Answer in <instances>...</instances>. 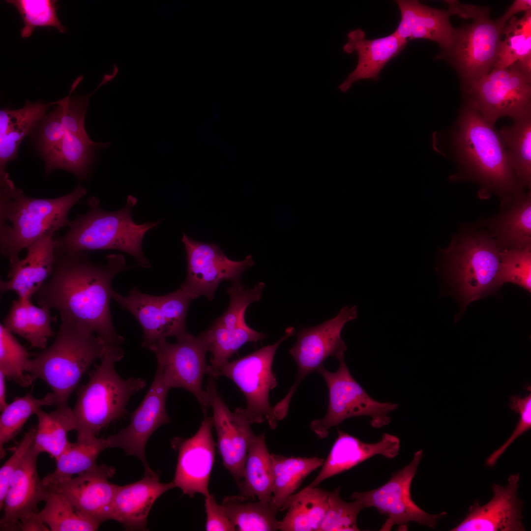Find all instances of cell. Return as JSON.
<instances>
[{"label":"cell","instance_id":"cell-7","mask_svg":"<svg viewBox=\"0 0 531 531\" xmlns=\"http://www.w3.org/2000/svg\"><path fill=\"white\" fill-rule=\"evenodd\" d=\"M494 238L484 233L464 234L440 249L444 272L456 287L465 305L498 288L499 253Z\"/></svg>","mask_w":531,"mask_h":531},{"label":"cell","instance_id":"cell-47","mask_svg":"<svg viewBox=\"0 0 531 531\" xmlns=\"http://www.w3.org/2000/svg\"><path fill=\"white\" fill-rule=\"evenodd\" d=\"M194 299L180 288L167 295L159 296V303L168 337L177 338L188 333L186 317L189 304Z\"/></svg>","mask_w":531,"mask_h":531},{"label":"cell","instance_id":"cell-54","mask_svg":"<svg viewBox=\"0 0 531 531\" xmlns=\"http://www.w3.org/2000/svg\"><path fill=\"white\" fill-rule=\"evenodd\" d=\"M37 513L19 520L17 524V530L23 531H50L49 528L38 517Z\"/></svg>","mask_w":531,"mask_h":531},{"label":"cell","instance_id":"cell-15","mask_svg":"<svg viewBox=\"0 0 531 531\" xmlns=\"http://www.w3.org/2000/svg\"><path fill=\"white\" fill-rule=\"evenodd\" d=\"M176 343L166 339L159 340L148 349L156 355L157 368L169 388H181L191 393L200 404L203 413L209 407L208 394L203 388V381L208 374L209 364L206 360L207 352L199 334L190 333L177 338Z\"/></svg>","mask_w":531,"mask_h":531},{"label":"cell","instance_id":"cell-48","mask_svg":"<svg viewBox=\"0 0 531 531\" xmlns=\"http://www.w3.org/2000/svg\"><path fill=\"white\" fill-rule=\"evenodd\" d=\"M100 87L99 85L89 94L72 97L69 95L57 101L62 108V120L66 131L84 138L89 139L85 128V115L90 97Z\"/></svg>","mask_w":531,"mask_h":531},{"label":"cell","instance_id":"cell-3","mask_svg":"<svg viewBox=\"0 0 531 531\" xmlns=\"http://www.w3.org/2000/svg\"><path fill=\"white\" fill-rule=\"evenodd\" d=\"M87 194L79 184L63 196L35 198L26 195L9 176L0 179V253L9 266L31 243L67 227L70 211Z\"/></svg>","mask_w":531,"mask_h":531},{"label":"cell","instance_id":"cell-19","mask_svg":"<svg viewBox=\"0 0 531 531\" xmlns=\"http://www.w3.org/2000/svg\"><path fill=\"white\" fill-rule=\"evenodd\" d=\"M204 418L195 434L185 439L175 437L171 441L178 452V459L173 482L183 494L193 497L200 493H209L208 483L215 457V443L212 437V417L204 413Z\"/></svg>","mask_w":531,"mask_h":531},{"label":"cell","instance_id":"cell-46","mask_svg":"<svg viewBox=\"0 0 531 531\" xmlns=\"http://www.w3.org/2000/svg\"><path fill=\"white\" fill-rule=\"evenodd\" d=\"M340 487L329 492L327 511L318 531H359L356 520L360 511L365 508L357 500L351 502L342 500Z\"/></svg>","mask_w":531,"mask_h":531},{"label":"cell","instance_id":"cell-1","mask_svg":"<svg viewBox=\"0 0 531 531\" xmlns=\"http://www.w3.org/2000/svg\"><path fill=\"white\" fill-rule=\"evenodd\" d=\"M105 265L90 261L87 253L55 250L52 272L34 295L39 306L56 310L61 322L75 324L99 337L107 348L121 347L124 338L113 325L110 300L114 278L128 269L121 254L106 257Z\"/></svg>","mask_w":531,"mask_h":531},{"label":"cell","instance_id":"cell-20","mask_svg":"<svg viewBox=\"0 0 531 531\" xmlns=\"http://www.w3.org/2000/svg\"><path fill=\"white\" fill-rule=\"evenodd\" d=\"M113 467L96 465L75 477L48 486L63 495L83 514L99 524L111 520L112 505L118 485L109 481Z\"/></svg>","mask_w":531,"mask_h":531},{"label":"cell","instance_id":"cell-25","mask_svg":"<svg viewBox=\"0 0 531 531\" xmlns=\"http://www.w3.org/2000/svg\"><path fill=\"white\" fill-rule=\"evenodd\" d=\"M348 42L343 50L347 54L355 52L358 62L355 69L340 86L343 92L347 91L355 81L371 79L377 82L381 71L386 64L398 56L406 47L408 41L394 32L379 38L367 39L365 33L360 29L349 32Z\"/></svg>","mask_w":531,"mask_h":531},{"label":"cell","instance_id":"cell-29","mask_svg":"<svg viewBox=\"0 0 531 531\" xmlns=\"http://www.w3.org/2000/svg\"><path fill=\"white\" fill-rule=\"evenodd\" d=\"M509 208L490 223V235L501 249L531 247V194L522 191L511 199Z\"/></svg>","mask_w":531,"mask_h":531},{"label":"cell","instance_id":"cell-32","mask_svg":"<svg viewBox=\"0 0 531 531\" xmlns=\"http://www.w3.org/2000/svg\"><path fill=\"white\" fill-rule=\"evenodd\" d=\"M272 496L271 502L278 511H283L303 480L322 466L321 458L286 457L271 454Z\"/></svg>","mask_w":531,"mask_h":531},{"label":"cell","instance_id":"cell-9","mask_svg":"<svg viewBox=\"0 0 531 531\" xmlns=\"http://www.w3.org/2000/svg\"><path fill=\"white\" fill-rule=\"evenodd\" d=\"M295 333L294 327H289L277 342L237 359L228 361L219 370V377L223 376L230 379L245 396L246 406L241 408V410L251 424L266 421L271 429L277 425L279 420L269 403V391L277 384L272 366L280 345Z\"/></svg>","mask_w":531,"mask_h":531},{"label":"cell","instance_id":"cell-13","mask_svg":"<svg viewBox=\"0 0 531 531\" xmlns=\"http://www.w3.org/2000/svg\"><path fill=\"white\" fill-rule=\"evenodd\" d=\"M357 317L356 306H345L335 317L319 325L300 329L295 344L289 350L297 364V378L287 395L275 405L277 412L288 413L292 398L301 382L310 373L317 371L328 357L333 356L338 360L344 358L348 348L341 332L347 323Z\"/></svg>","mask_w":531,"mask_h":531},{"label":"cell","instance_id":"cell-30","mask_svg":"<svg viewBox=\"0 0 531 531\" xmlns=\"http://www.w3.org/2000/svg\"><path fill=\"white\" fill-rule=\"evenodd\" d=\"M51 309L33 304L31 297L14 300L3 320V325L12 333L26 339L34 348L43 350L48 339L54 335L51 323L54 320Z\"/></svg>","mask_w":531,"mask_h":531},{"label":"cell","instance_id":"cell-50","mask_svg":"<svg viewBox=\"0 0 531 531\" xmlns=\"http://www.w3.org/2000/svg\"><path fill=\"white\" fill-rule=\"evenodd\" d=\"M509 408L519 413L520 419L514 432L506 442L487 459L486 464L492 467L513 442L531 428V394L524 397L513 395L510 398Z\"/></svg>","mask_w":531,"mask_h":531},{"label":"cell","instance_id":"cell-51","mask_svg":"<svg viewBox=\"0 0 531 531\" xmlns=\"http://www.w3.org/2000/svg\"><path fill=\"white\" fill-rule=\"evenodd\" d=\"M36 433V426H32L25 434L11 456L0 469V509L8 489L10 479L18 468L31 446Z\"/></svg>","mask_w":531,"mask_h":531},{"label":"cell","instance_id":"cell-44","mask_svg":"<svg viewBox=\"0 0 531 531\" xmlns=\"http://www.w3.org/2000/svg\"><path fill=\"white\" fill-rule=\"evenodd\" d=\"M6 2L15 6L22 18L24 26L21 30V36L23 38L30 36L37 27H52L60 32L66 31L57 16V0H9Z\"/></svg>","mask_w":531,"mask_h":531},{"label":"cell","instance_id":"cell-52","mask_svg":"<svg viewBox=\"0 0 531 531\" xmlns=\"http://www.w3.org/2000/svg\"><path fill=\"white\" fill-rule=\"evenodd\" d=\"M205 497V506L206 513V531H236L224 509L221 505L217 503L214 496L209 493Z\"/></svg>","mask_w":531,"mask_h":531},{"label":"cell","instance_id":"cell-36","mask_svg":"<svg viewBox=\"0 0 531 531\" xmlns=\"http://www.w3.org/2000/svg\"><path fill=\"white\" fill-rule=\"evenodd\" d=\"M109 448L106 438H95L88 441H69L66 446L56 459L54 471L43 479L47 486L52 485L95 467L99 455Z\"/></svg>","mask_w":531,"mask_h":531},{"label":"cell","instance_id":"cell-49","mask_svg":"<svg viewBox=\"0 0 531 531\" xmlns=\"http://www.w3.org/2000/svg\"><path fill=\"white\" fill-rule=\"evenodd\" d=\"M55 104L57 105L56 109L42 119L39 130L38 145L44 159L56 149L66 132L62 106L57 101Z\"/></svg>","mask_w":531,"mask_h":531},{"label":"cell","instance_id":"cell-35","mask_svg":"<svg viewBox=\"0 0 531 531\" xmlns=\"http://www.w3.org/2000/svg\"><path fill=\"white\" fill-rule=\"evenodd\" d=\"M106 146L108 143H96L90 138L85 139L66 131L59 145L44 159L46 176L56 169H62L72 173L80 180H86L90 172L94 149Z\"/></svg>","mask_w":531,"mask_h":531},{"label":"cell","instance_id":"cell-2","mask_svg":"<svg viewBox=\"0 0 531 531\" xmlns=\"http://www.w3.org/2000/svg\"><path fill=\"white\" fill-rule=\"evenodd\" d=\"M432 140L434 149L457 166L450 179L478 183L481 198L495 194L506 203L522 191L494 125L468 104H464L451 129L433 132Z\"/></svg>","mask_w":531,"mask_h":531},{"label":"cell","instance_id":"cell-14","mask_svg":"<svg viewBox=\"0 0 531 531\" xmlns=\"http://www.w3.org/2000/svg\"><path fill=\"white\" fill-rule=\"evenodd\" d=\"M422 457L423 450L417 451L412 461L394 473L383 485L365 492H354L351 495V499L361 502L365 508L374 507L381 514L387 517L381 531H390L395 525L399 530L406 531L411 522L434 528L439 520L446 515L444 512L429 514L412 499L411 485Z\"/></svg>","mask_w":531,"mask_h":531},{"label":"cell","instance_id":"cell-38","mask_svg":"<svg viewBox=\"0 0 531 531\" xmlns=\"http://www.w3.org/2000/svg\"><path fill=\"white\" fill-rule=\"evenodd\" d=\"M240 496L224 498L221 505L236 531H273L280 529L278 511L271 501L246 502Z\"/></svg>","mask_w":531,"mask_h":531},{"label":"cell","instance_id":"cell-11","mask_svg":"<svg viewBox=\"0 0 531 531\" xmlns=\"http://www.w3.org/2000/svg\"><path fill=\"white\" fill-rule=\"evenodd\" d=\"M265 287L261 282L249 288L240 281L226 288L230 297L227 310L200 333L207 351L212 354L209 371L211 376L217 377L221 367L245 344L262 342L267 337L251 328L245 321L246 309L260 300Z\"/></svg>","mask_w":531,"mask_h":531},{"label":"cell","instance_id":"cell-21","mask_svg":"<svg viewBox=\"0 0 531 531\" xmlns=\"http://www.w3.org/2000/svg\"><path fill=\"white\" fill-rule=\"evenodd\" d=\"M519 473L511 475L505 487L495 484L493 498L486 504L478 503L452 531H524L522 522V502L517 498Z\"/></svg>","mask_w":531,"mask_h":531},{"label":"cell","instance_id":"cell-16","mask_svg":"<svg viewBox=\"0 0 531 531\" xmlns=\"http://www.w3.org/2000/svg\"><path fill=\"white\" fill-rule=\"evenodd\" d=\"M181 241L187 254V273L180 288L194 299L203 295L212 301L222 281H240L244 272L255 264L250 255L241 261L232 260L216 243L195 240L184 233Z\"/></svg>","mask_w":531,"mask_h":531},{"label":"cell","instance_id":"cell-33","mask_svg":"<svg viewBox=\"0 0 531 531\" xmlns=\"http://www.w3.org/2000/svg\"><path fill=\"white\" fill-rule=\"evenodd\" d=\"M328 491L308 486L294 494L280 521L282 531H318L328 507Z\"/></svg>","mask_w":531,"mask_h":531},{"label":"cell","instance_id":"cell-8","mask_svg":"<svg viewBox=\"0 0 531 531\" xmlns=\"http://www.w3.org/2000/svg\"><path fill=\"white\" fill-rule=\"evenodd\" d=\"M461 88L465 103L491 125L503 117L514 120L531 113V78L512 64L494 67Z\"/></svg>","mask_w":531,"mask_h":531},{"label":"cell","instance_id":"cell-45","mask_svg":"<svg viewBox=\"0 0 531 531\" xmlns=\"http://www.w3.org/2000/svg\"><path fill=\"white\" fill-rule=\"evenodd\" d=\"M499 287L512 283L531 292V248H505L499 253Z\"/></svg>","mask_w":531,"mask_h":531},{"label":"cell","instance_id":"cell-17","mask_svg":"<svg viewBox=\"0 0 531 531\" xmlns=\"http://www.w3.org/2000/svg\"><path fill=\"white\" fill-rule=\"evenodd\" d=\"M170 389L164 383L161 372L157 368L153 382L143 401L130 413L128 425L106 438L109 448L118 447L123 450L126 455L137 457L143 463L145 471L151 470L145 454L148 440L160 426L171 421L166 409Z\"/></svg>","mask_w":531,"mask_h":531},{"label":"cell","instance_id":"cell-41","mask_svg":"<svg viewBox=\"0 0 531 531\" xmlns=\"http://www.w3.org/2000/svg\"><path fill=\"white\" fill-rule=\"evenodd\" d=\"M55 394L49 392L41 398L34 397L31 393L22 397H15L1 412L0 416V457L6 455L4 445L13 440L20 433L27 420L36 414L42 407L56 404Z\"/></svg>","mask_w":531,"mask_h":531},{"label":"cell","instance_id":"cell-4","mask_svg":"<svg viewBox=\"0 0 531 531\" xmlns=\"http://www.w3.org/2000/svg\"><path fill=\"white\" fill-rule=\"evenodd\" d=\"M137 202L135 197L129 195L123 207L111 212L100 207L97 197H89L87 202L88 212L70 220L69 229L64 235L54 236L55 250L87 253L117 250L133 256L139 266L149 267L150 263L143 253L142 241L145 234L157 227L161 221L135 223L132 210Z\"/></svg>","mask_w":531,"mask_h":531},{"label":"cell","instance_id":"cell-26","mask_svg":"<svg viewBox=\"0 0 531 531\" xmlns=\"http://www.w3.org/2000/svg\"><path fill=\"white\" fill-rule=\"evenodd\" d=\"M26 249V257L9 266L8 280H0L1 295L10 291L19 298H32L50 276L55 259L53 237L38 239Z\"/></svg>","mask_w":531,"mask_h":531},{"label":"cell","instance_id":"cell-34","mask_svg":"<svg viewBox=\"0 0 531 531\" xmlns=\"http://www.w3.org/2000/svg\"><path fill=\"white\" fill-rule=\"evenodd\" d=\"M113 298L138 321L143 332V347L148 348L159 340L168 337L159 296L144 294L134 287L127 296L114 291Z\"/></svg>","mask_w":531,"mask_h":531},{"label":"cell","instance_id":"cell-10","mask_svg":"<svg viewBox=\"0 0 531 531\" xmlns=\"http://www.w3.org/2000/svg\"><path fill=\"white\" fill-rule=\"evenodd\" d=\"M334 372L324 365L317 370L323 377L329 392V404L325 415L310 423L311 429L320 439L327 436L329 429L354 416H367L372 427L379 428L391 421L388 414L397 409V404L378 401L365 391L351 374L344 358L339 360Z\"/></svg>","mask_w":531,"mask_h":531},{"label":"cell","instance_id":"cell-40","mask_svg":"<svg viewBox=\"0 0 531 531\" xmlns=\"http://www.w3.org/2000/svg\"><path fill=\"white\" fill-rule=\"evenodd\" d=\"M49 487L45 505L37 515L50 531L97 530L100 524L80 512L60 493Z\"/></svg>","mask_w":531,"mask_h":531},{"label":"cell","instance_id":"cell-22","mask_svg":"<svg viewBox=\"0 0 531 531\" xmlns=\"http://www.w3.org/2000/svg\"><path fill=\"white\" fill-rule=\"evenodd\" d=\"M39 454L32 444L12 476L1 508L3 514L0 520V531L17 530L18 522L38 512L39 503L45 501L49 487L38 473L37 459Z\"/></svg>","mask_w":531,"mask_h":531},{"label":"cell","instance_id":"cell-39","mask_svg":"<svg viewBox=\"0 0 531 531\" xmlns=\"http://www.w3.org/2000/svg\"><path fill=\"white\" fill-rule=\"evenodd\" d=\"M36 415L37 425L32 445L39 453H47L56 460L69 442L68 433L75 430L72 409L68 405L56 407L50 413L40 409Z\"/></svg>","mask_w":531,"mask_h":531},{"label":"cell","instance_id":"cell-56","mask_svg":"<svg viewBox=\"0 0 531 531\" xmlns=\"http://www.w3.org/2000/svg\"><path fill=\"white\" fill-rule=\"evenodd\" d=\"M6 378L4 374L0 371V410L1 412L7 405L6 403Z\"/></svg>","mask_w":531,"mask_h":531},{"label":"cell","instance_id":"cell-5","mask_svg":"<svg viewBox=\"0 0 531 531\" xmlns=\"http://www.w3.org/2000/svg\"><path fill=\"white\" fill-rule=\"evenodd\" d=\"M124 354L121 348H107L88 383L78 389L72 409L77 440L97 438L102 430L124 417L131 397L146 386L143 378L124 379L118 374L115 364Z\"/></svg>","mask_w":531,"mask_h":531},{"label":"cell","instance_id":"cell-23","mask_svg":"<svg viewBox=\"0 0 531 531\" xmlns=\"http://www.w3.org/2000/svg\"><path fill=\"white\" fill-rule=\"evenodd\" d=\"M175 487L173 481L162 483L159 474L152 470L145 471L140 480L118 485L113 505L111 520L128 530H145L149 511L155 502L166 491Z\"/></svg>","mask_w":531,"mask_h":531},{"label":"cell","instance_id":"cell-24","mask_svg":"<svg viewBox=\"0 0 531 531\" xmlns=\"http://www.w3.org/2000/svg\"><path fill=\"white\" fill-rule=\"evenodd\" d=\"M400 441L396 436L384 433L376 443H366L340 429L330 452L315 479L308 485L317 487L322 482L348 471L376 455L389 459L397 455Z\"/></svg>","mask_w":531,"mask_h":531},{"label":"cell","instance_id":"cell-55","mask_svg":"<svg viewBox=\"0 0 531 531\" xmlns=\"http://www.w3.org/2000/svg\"><path fill=\"white\" fill-rule=\"evenodd\" d=\"M531 10V0H516L514 1L502 16L496 20L501 25L506 26V22L513 17L515 14L520 12H526Z\"/></svg>","mask_w":531,"mask_h":531},{"label":"cell","instance_id":"cell-18","mask_svg":"<svg viewBox=\"0 0 531 531\" xmlns=\"http://www.w3.org/2000/svg\"><path fill=\"white\" fill-rule=\"evenodd\" d=\"M206 391L223 465L238 484L242 478L248 449L257 435L241 408L234 412L229 410L217 389L215 379L209 377Z\"/></svg>","mask_w":531,"mask_h":531},{"label":"cell","instance_id":"cell-6","mask_svg":"<svg viewBox=\"0 0 531 531\" xmlns=\"http://www.w3.org/2000/svg\"><path fill=\"white\" fill-rule=\"evenodd\" d=\"M106 350L104 341L92 331L61 322L54 342L29 359L26 371L33 381L40 379L50 387L56 407L66 406L83 376Z\"/></svg>","mask_w":531,"mask_h":531},{"label":"cell","instance_id":"cell-37","mask_svg":"<svg viewBox=\"0 0 531 531\" xmlns=\"http://www.w3.org/2000/svg\"><path fill=\"white\" fill-rule=\"evenodd\" d=\"M499 135L515 176L523 188L531 185V113L502 127Z\"/></svg>","mask_w":531,"mask_h":531},{"label":"cell","instance_id":"cell-27","mask_svg":"<svg viewBox=\"0 0 531 531\" xmlns=\"http://www.w3.org/2000/svg\"><path fill=\"white\" fill-rule=\"evenodd\" d=\"M401 13L400 23L394 32L409 41L424 39L437 42L441 51L448 49L454 38L455 28L451 25L447 10L429 7L415 0H398Z\"/></svg>","mask_w":531,"mask_h":531},{"label":"cell","instance_id":"cell-43","mask_svg":"<svg viewBox=\"0 0 531 531\" xmlns=\"http://www.w3.org/2000/svg\"><path fill=\"white\" fill-rule=\"evenodd\" d=\"M29 353L5 326L0 324V371L22 387L33 382L26 371Z\"/></svg>","mask_w":531,"mask_h":531},{"label":"cell","instance_id":"cell-53","mask_svg":"<svg viewBox=\"0 0 531 531\" xmlns=\"http://www.w3.org/2000/svg\"><path fill=\"white\" fill-rule=\"evenodd\" d=\"M445 1L448 5L447 11L450 16L456 15L463 18L473 19L480 15L490 12V9L488 7L462 4L455 0H445Z\"/></svg>","mask_w":531,"mask_h":531},{"label":"cell","instance_id":"cell-28","mask_svg":"<svg viewBox=\"0 0 531 531\" xmlns=\"http://www.w3.org/2000/svg\"><path fill=\"white\" fill-rule=\"evenodd\" d=\"M55 104L26 101L18 110L0 111V179L9 176L7 164L17 158L19 146L43 119L49 107Z\"/></svg>","mask_w":531,"mask_h":531},{"label":"cell","instance_id":"cell-42","mask_svg":"<svg viewBox=\"0 0 531 531\" xmlns=\"http://www.w3.org/2000/svg\"><path fill=\"white\" fill-rule=\"evenodd\" d=\"M497 60L494 67L504 68L531 56V10L521 19L512 17L503 30Z\"/></svg>","mask_w":531,"mask_h":531},{"label":"cell","instance_id":"cell-12","mask_svg":"<svg viewBox=\"0 0 531 531\" xmlns=\"http://www.w3.org/2000/svg\"><path fill=\"white\" fill-rule=\"evenodd\" d=\"M489 12L456 29L450 47L435 57L447 61L457 72L461 86L489 73L497 60L505 26L489 18Z\"/></svg>","mask_w":531,"mask_h":531},{"label":"cell","instance_id":"cell-31","mask_svg":"<svg viewBox=\"0 0 531 531\" xmlns=\"http://www.w3.org/2000/svg\"><path fill=\"white\" fill-rule=\"evenodd\" d=\"M272 481V456L263 433L256 436L248 449L242 478L238 484L240 496L245 500L271 501Z\"/></svg>","mask_w":531,"mask_h":531}]
</instances>
